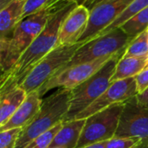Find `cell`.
I'll return each mask as SVG.
<instances>
[{
  "label": "cell",
  "instance_id": "cell-2",
  "mask_svg": "<svg viewBox=\"0 0 148 148\" xmlns=\"http://www.w3.org/2000/svg\"><path fill=\"white\" fill-rule=\"evenodd\" d=\"M58 1L23 18L10 36L0 37V66L2 75H7L22 55L46 26Z\"/></svg>",
  "mask_w": 148,
  "mask_h": 148
},
{
  "label": "cell",
  "instance_id": "cell-6",
  "mask_svg": "<svg viewBox=\"0 0 148 148\" xmlns=\"http://www.w3.org/2000/svg\"><path fill=\"white\" fill-rule=\"evenodd\" d=\"M125 102L115 103L86 118L76 148L107 141L114 137Z\"/></svg>",
  "mask_w": 148,
  "mask_h": 148
},
{
  "label": "cell",
  "instance_id": "cell-33",
  "mask_svg": "<svg viewBox=\"0 0 148 148\" xmlns=\"http://www.w3.org/2000/svg\"><path fill=\"white\" fill-rule=\"evenodd\" d=\"M147 148H148V147H147Z\"/></svg>",
  "mask_w": 148,
  "mask_h": 148
},
{
  "label": "cell",
  "instance_id": "cell-19",
  "mask_svg": "<svg viewBox=\"0 0 148 148\" xmlns=\"http://www.w3.org/2000/svg\"><path fill=\"white\" fill-rule=\"evenodd\" d=\"M147 7H148V0H134L129 5V7L114 23H112L108 27H107L104 30H102L99 36L107 34V33L110 32L111 30H113L114 29L120 28L127 21H128L130 18L134 16L136 14H138L140 11H141L142 10H144Z\"/></svg>",
  "mask_w": 148,
  "mask_h": 148
},
{
  "label": "cell",
  "instance_id": "cell-10",
  "mask_svg": "<svg viewBox=\"0 0 148 148\" xmlns=\"http://www.w3.org/2000/svg\"><path fill=\"white\" fill-rule=\"evenodd\" d=\"M113 56L101 57L93 62L79 64L55 75L38 89L41 98L54 88L57 89L62 88L72 89L80 85L95 74Z\"/></svg>",
  "mask_w": 148,
  "mask_h": 148
},
{
  "label": "cell",
  "instance_id": "cell-23",
  "mask_svg": "<svg viewBox=\"0 0 148 148\" xmlns=\"http://www.w3.org/2000/svg\"><path fill=\"white\" fill-rule=\"evenodd\" d=\"M23 128H14L0 132V148H16V144Z\"/></svg>",
  "mask_w": 148,
  "mask_h": 148
},
{
  "label": "cell",
  "instance_id": "cell-29",
  "mask_svg": "<svg viewBox=\"0 0 148 148\" xmlns=\"http://www.w3.org/2000/svg\"><path fill=\"white\" fill-rule=\"evenodd\" d=\"M59 1H69V2H75L78 5H85L88 0H59Z\"/></svg>",
  "mask_w": 148,
  "mask_h": 148
},
{
  "label": "cell",
  "instance_id": "cell-11",
  "mask_svg": "<svg viewBox=\"0 0 148 148\" xmlns=\"http://www.w3.org/2000/svg\"><path fill=\"white\" fill-rule=\"evenodd\" d=\"M138 95L135 77L111 82L108 88L88 108L78 114L75 120L86 119L115 103L126 102Z\"/></svg>",
  "mask_w": 148,
  "mask_h": 148
},
{
  "label": "cell",
  "instance_id": "cell-12",
  "mask_svg": "<svg viewBox=\"0 0 148 148\" xmlns=\"http://www.w3.org/2000/svg\"><path fill=\"white\" fill-rule=\"evenodd\" d=\"M90 16V10L84 5H77L63 21L58 45H71L78 41L85 32Z\"/></svg>",
  "mask_w": 148,
  "mask_h": 148
},
{
  "label": "cell",
  "instance_id": "cell-9",
  "mask_svg": "<svg viewBox=\"0 0 148 148\" xmlns=\"http://www.w3.org/2000/svg\"><path fill=\"white\" fill-rule=\"evenodd\" d=\"M134 0H102L90 10L88 27L78 43L83 44L96 36L114 23Z\"/></svg>",
  "mask_w": 148,
  "mask_h": 148
},
{
  "label": "cell",
  "instance_id": "cell-17",
  "mask_svg": "<svg viewBox=\"0 0 148 148\" xmlns=\"http://www.w3.org/2000/svg\"><path fill=\"white\" fill-rule=\"evenodd\" d=\"M147 57H121L117 63L111 82L135 77L146 69Z\"/></svg>",
  "mask_w": 148,
  "mask_h": 148
},
{
  "label": "cell",
  "instance_id": "cell-32",
  "mask_svg": "<svg viewBox=\"0 0 148 148\" xmlns=\"http://www.w3.org/2000/svg\"><path fill=\"white\" fill-rule=\"evenodd\" d=\"M147 31H148V28H147Z\"/></svg>",
  "mask_w": 148,
  "mask_h": 148
},
{
  "label": "cell",
  "instance_id": "cell-3",
  "mask_svg": "<svg viewBox=\"0 0 148 148\" xmlns=\"http://www.w3.org/2000/svg\"><path fill=\"white\" fill-rule=\"evenodd\" d=\"M70 98L71 89L62 88L42 100L35 118L20 132L16 148H25L37 136L62 123L69 111Z\"/></svg>",
  "mask_w": 148,
  "mask_h": 148
},
{
  "label": "cell",
  "instance_id": "cell-16",
  "mask_svg": "<svg viewBox=\"0 0 148 148\" xmlns=\"http://www.w3.org/2000/svg\"><path fill=\"white\" fill-rule=\"evenodd\" d=\"M85 121V119H81L62 123L49 148H76Z\"/></svg>",
  "mask_w": 148,
  "mask_h": 148
},
{
  "label": "cell",
  "instance_id": "cell-13",
  "mask_svg": "<svg viewBox=\"0 0 148 148\" xmlns=\"http://www.w3.org/2000/svg\"><path fill=\"white\" fill-rule=\"evenodd\" d=\"M42 98L38 90L28 94L24 101L10 118V120L3 126H0V132L9 129L25 127L35 118L40 110Z\"/></svg>",
  "mask_w": 148,
  "mask_h": 148
},
{
  "label": "cell",
  "instance_id": "cell-26",
  "mask_svg": "<svg viewBox=\"0 0 148 148\" xmlns=\"http://www.w3.org/2000/svg\"><path fill=\"white\" fill-rule=\"evenodd\" d=\"M136 98L141 106H143L144 108L148 109V88H146L142 93L138 94L136 95Z\"/></svg>",
  "mask_w": 148,
  "mask_h": 148
},
{
  "label": "cell",
  "instance_id": "cell-31",
  "mask_svg": "<svg viewBox=\"0 0 148 148\" xmlns=\"http://www.w3.org/2000/svg\"><path fill=\"white\" fill-rule=\"evenodd\" d=\"M148 69V56H147V66H146V69Z\"/></svg>",
  "mask_w": 148,
  "mask_h": 148
},
{
  "label": "cell",
  "instance_id": "cell-24",
  "mask_svg": "<svg viewBox=\"0 0 148 148\" xmlns=\"http://www.w3.org/2000/svg\"><path fill=\"white\" fill-rule=\"evenodd\" d=\"M59 0H27L24 7L23 19L26 16L36 13L37 11L48 7Z\"/></svg>",
  "mask_w": 148,
  "mask_h": 148
},
{
  "label": "cell",
  "instance_id": "cell-27",
  "mask_svg": "<svg viewBox=\"0 0 148 148\" xmlns=\"http://www.w3.org/2000/svg\"><path fill=\"white\" fill-rule=\"evenodd\" d=\"M101 1H102V0H88V2L85 3L84 6H86L87 8H88L89 10H91L93 7H95L97 3H99Z\"/></svg>",
  "mask_w": 148,
  "mask_h": 148
},
{
  "label": "cell",
  "instance_id": "cell-15",
  "mask_svg": "<svg viewBox=\"0 0 148 148\" xmlns=\"http://www.w3.org/2000/svg\"><path fill=\"white\" fill-rule=\"evenodd\" d=\"M26 97L27 93L20 86L0 89V126L10 120Z\"/></svg>",
  "mask_w": 148,
  "mask_h": 148
},
{
  "label": "cell",
  "instance_id": "cell-25",
  "mask_svg": "<svg viewBox=\"0 0 148 148\" xmlns=\"http://www.w3.org/2000/svg\"><path fill=\"white\" fill-rule=\"evenodd\" d=\"M135 79L137 83L138 94H140L148 88V69L143 70L140 74L135 76Z\"/></svg>",
  "mask_w": 148,
  "mask_h": 148
},
{
  "label": "cell",
  "instance_id": "cell-14",
  "mask_svg": "<svg viewBox=\"0 0 148 148\" xmlns=\"http://www.w3.org/2000/svg\"><path fill=\"white\" fill-rule=\"evenodd\" d=\"M27 0H11L0 10V37L10 36L23 20Z\"/></svg>",
  "mask_w": 148,
  "mask_h": 148
},
{
  "label": "cell",
  "instance_id": "cell-8",
  "mask_svg": "<svg viewBox=\"0 0 148 148\" xmlns=\"http://www.w3.org/2000/svg\"><path fill=\"white\" fill-rule=\"evenodd\" d=\"M114 137H138L140 148L148 147V109L141 106L136 96L125 102Z\"/></svg>",
  "mask_w": 148,
  "mask_h": 148
},
{
  "label": "cell",
  "instance_id": "cell-7",
  "mask_svg": "<svg viewBox=\"0 0 148 148\" xmlns=\"http://www.w3.org/2000/svg\"><path fill=\"white\" fill-rule=\"evenodd\" d=\"M82 45L75 43L56 47L34 67L20 87L27 95L38 90L71 60Z\"/></svg>",
  "mask_w": 148,
  "mask_h": 148
},
{
  "label": "cell",
  "instance_id": "cell-5",
  "mask_svg": "<svg viewBox=\"0 0 148 148\" xmlns=\"http://www.w3.org/2000/svg\"><path fill=\"white\" fill-rule=\"evenodd\" d=\"M133 39L121 27L107 34L96 36L83 43L76 50L71 60L58 73L79 64L93 62L99 58L124 51Z\"/></svg>",
  "mask_w": 148,
  "mask_h": 148
},
{
  "label": "cell",
  "instance_id": "cell-20",
  "mask_svg": "<svg viewBox=\"0 0 148 148\" xmlns=\"http://www.w3.org/2000/svg\"><path fill=\"white\" fill-rule=\"evenodd\" d=\"M148 56V31H143L135 36L127 45L122 57Z\"/></svg>",
  "mask_w": 148,
  "mask_h": 148
},
{
  "label": "cell",
  "instance_id": "cell-18",
  "mask_svg": "<svg viewBox=\"0 0 148 148\" xmlns=\"http://www.w3.org/2000/svg\"><path fill=\"white\" fill-rule=\"evenodd\" d=\"M121 28L133 38L147 30L148 28V7L127 21Z\"/></svg>",
  "mask_w": 148,
  "mask_h": 148
},
{
  "label": "cell",
  "instance_id": "cell-30",
  "mask_svg": "<svg viewBox=\"0 0 148 148\" xmlns=\"http://www.w3.org/2000/svg\"><path fill=\"white\" fill-rule=\"evenodd\" d=\"M11 0H0V10L3 8L6 4H8Z\"/></svg>",
  "mask_w": 148,
  "mask_h": 148
},
{
  "label": "cell",
  "instance_id": "cell-21",
  "mask_svg": "<svg viewBox=\"0 0 148 148\" xmlns=\"http://www.w3.org/2000/svg\"><path fill=\"white\" fill-rule=\"evenodd\" d=\"M62 127V122L34 139L25 148H49L54 138Z\"/></svg>",
  "mask_w": 148,
  "mask_h": 148
},
{
  "label": "cell",
  "instance_id": "cell-28",
  "mask_svg": "<svg viewBox=\"0 0 148 148\" xmlns=\"http://www.w3.org/2000/svg\"><path fill=\"white\" fill-rule=\"evenodd\" d=\"M83 148H105V144L104 142H101V143H96L94 145H90L88 147H85Z\"/></svg>",
  "mask_w": 148,
  "mask_h": 148
},
{
  "label": "cell",
  "instance_id": "cell-22",
  "mask_svg": "<svg viewBox=\"0 0 148 148\" xmlns=\"http://www.w3.org/2000/svg\"><path fill=\"white\" fill-rule=\"evenodd\" d=\"M105 148H140L141 140L138 137H114L104 141Z\"/></svg>",
  "mask_w": 148,
  "mask_h": 148
},
{
  "label": "cell",
  "instance_id": "cell-1",
  "mask_svg": "<svg viewBox=\"0 0 148 148\" xmlns=\"http://www.w3.org/2000/svg\"><path fill=\"white\" fill-rule=\"evenodd\" d=\"M77 5L75 2L58 1L42 31L22 55L11 70L4 76H1L0 89L20 86L34 67L58 46L62 24Z\"/></svg>",
  "mask_w": 148,
  "mask_h": 148
},
{
  "label": "cell",
  "instance_id": "cell-4",
  "mask_svg": "<svg viewBox=\"0 0 148 148\" xmlns=\"http://www.w3.org/2000/svg\"><path fill=\"white\" fill-rule=\"evenodd\" d=\"M124 53L125 50L114 55L95 74L71 89L69 108L62 123L75 120L108 88L117 63Z\"/></svg>",
  "mask_w": 148,
  "mask_h": 148
}]
</instances>
